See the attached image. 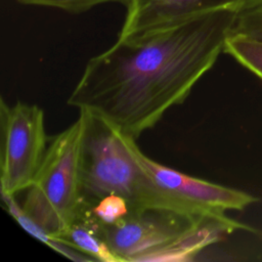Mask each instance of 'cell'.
Returning <instances> with one entry per match:
<instances>
[{"mask_svg": "<svg viewBox=\"0 0 262 262\" xmlns=\"http://www.w3.org/2000/svg\"><path fill=\"white\" fill-rule=\"evenodd\" d=\"M1 199L3 201V206L7 210L8 214L32 236L47 245L60 255L78 262L85 261H96L92 257L85 253L71 247L67 243L54 237L45 228H43L37 221H35L24 209L23 205H19L14 198V194L6 193L1 191Z\"/></svg>", "mask_w": 262, "mask_h": 262, "instance_id": "ba28073f", "label": "cell"}, {"mask_svg": "<svg viewBox=\"0 0 262 262\" xmlns=\"http://www.w3.org/2000/svg\"><path fill=\"white\" fill-rule=\"evenodd\" d=\"M125 141L135 160L155 182L205 212L241 211L259 202L258 198L246 191L192 177L166 167L145 156L138 147L135 139L125 135Z\"/></svg>", "mask_w": 262, "mask_h": 262, "instance_id": "8992f818", "label": "cell"}, {"mask_svg": "<svg viewBox=\"0 0 262 262\" xmlns=\"http://www.w3.org/2000/svg\"><path fill=\"white\" fill-rule=\"evenodd\" d=\"M84 117L81 144L83 207L117 194L125 198L133 211L165 208L194 215H210L160 186L131 154L125 135L101 116L79 110Z\"/></svg>", "mask_w": 262, "mask_h": 262, "instance_id": "7a4b0ae2", "label": "cell"}, {"mask_svg": "<svg viewBox=\"0 0 262 262\" xmlns=\"http://www.w3.org/2000/svg\"><path fill=\"white\" fill-rule=\"evenodd\" d=\"M230 34L262 42V1L238 12Z\"/></svg>", "mask_w": 262, "mask_h": 262, "instance_id": "7c38bea8", "label": "cell"}, {"mask_svg": "<svg viewBox=\"0 0 262 262\" xmlns=\"http://www.w3.org/2000/svg\"><path fill=\"white\" fill-rule=\"evenodd\" d=\"M84 117L49 139L41 167L23 207L54 237L80 219L83 210L81 144Z\"/></svg>", "mask_w": 262, "mask_h": 262, "instance_id": "3957f363", "label": "cell"}, {"mask_svg": "<svg viewBox=\"0 0 262 262\" xmlns=\"http://www.w3.org/2000/svg\"><path fill=\"white\" fill-rule=\"evenodd\" d=\"M1 189L14 194L33 183L45 157L49 139L44 112L36 104L17 101L0 104Z\"/></svg>", "mask_w": 262, "mask_h": 262, "instance_id": "277c9868", "label": "cell"}, {"mask_svg": "<svg viewBox=\"0 0 262 262\" xmlns=\"http://www.w3.org/2000/svg\"><path fill=\"white\" fill-rule=\"evenodd\" d=\"M25 5L46 6L54 7L70 13L85 12L92 7L104 3H120L126 7L130 4L131 0H16Z\"/></svg>", "mask_w": 262, "mask_h": 262, "instance_id": "4fadbf2b", "label": "cell"}, {"mask_svg": "<svg viewBox=\"0 0 262 262\" xmlns=\"http://www.w3.org/2000/svg\"><path fill=\"white\" fill-rule=\"evenodd\" d=\"M56 238L87 254L96 261L121 262L108 245L81 219L77 220Z\"/></svg>", "mask_w": 262, "mask_h": 262, "instance_id": "9c48e42d", "label": "cell"}, {"mask_svg": "<svg viewBox=\"0 0 262 262\" xmlns=\"http://www.w3.org/2000/svg\"><path fill=\"white\" fill-rule=\"evenodd\" d=\"M133 211L130 203L117 194L105 195L83 207L80 219L96 225H113Z\"/></svg>", "mask_w": 262, "mask_h": 262, "instance_id": "30bf717a", "label": "cell"}, {"mask_svg": "<svg viewBox=\"0 0 262 262\" xmlns=\"http://www.w3.org/2000/svg\"><path fill=\"white\" fill-rule=\"evenodd\" d=\"M210 215L144 208L132 211L113 225H96L81 220L108 245L121 262H147L151 255L182 238Z\"/></svg>", "mask_w": 262, "mask_h": 262, "instance_id": "5b68a950", "label": "cell"}, {"mask_svg": "<svg viewBox=\"0 0 262 262\" xmlns=\"http://www.w3.org/2000/svg\"><path fill=\"white\" fill-rule=\"evenodd\" d=\"M262 0H131L118 39L167 29L224 7L246 8Z\"/></svg>", "mask_w": 262, "mask_h": 262, "instance_id": "52a82bcc", "label": "cell"}, {"mask_svg": "<svg viewBox=\"0 0 262 262\" xmlns=\"http://www.w3.org/2000/svg\"><path fill=\"white\" fill-rule=\"evenodd\" d=\"M223 52L262 80V42L229 33Z\"/></svg>", "mask_w": 262, "mask_h": 262, "instance_id": "8fae6325", "label": "cell"}, {"mask_svg": "<svg viewBox=\"0 0 262 262\" xmlns=\"http://www.w3.org/2000/svg\"><path fill=\"white\" fill-rule=\"evenodd\" d=\"M242 7H224L135 38L88 60L67 103L136 140L181 104L215 64Z\"/></svg>", "mask_w": 262, "mask_h": 262, "instance_id": "6da1fadb", "label": "cell"}]
</instances>
